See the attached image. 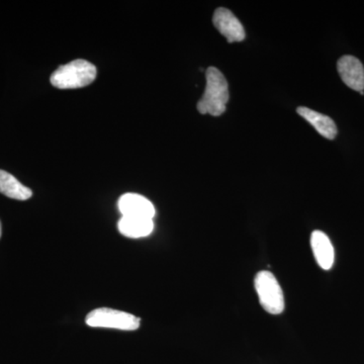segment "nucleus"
Listing matches in <instances>:
<instances>
[{
    "label": "nucleus",
    "mask_w": 364,
    "mask_h": 364,
    "mask_svg": "<svg viewBox=\"0 0 364 364\" xmlns=\"http://www.w3.org/2000/svg\"><path fill=\"white\" fill-rule=\"evenodd\" d=\"M207 85L205 93L198 102V111L202 114L220 117L226 112L229 102V86L224 74L215 67H210L205 73Z\"/></svg>",
    "instance_id": "1"
},
{
    "label": "nucleus",
    "mask_w": 364,
    "mask_h": 364,
    "mask_svg": "<svg viewBox=\"0 0 364 364\" xmlns=\"http://www.w3.org/2000/svg\"><path fill=\"white\" fill-rule=\"evenodd\" d=\"M97 69L83 59L74 60L66 65L58 67L50 81L59 90H77L91 85L97 78Z\"/></svg>",
    "instance_id": "2"
},
{
    "label": "nucleus",
    "mask_w": 364,
    "mask_h": 364,
    "mask_svg": "<svg viewBox=\"0 0 364 364\" xmlns=\"http://www.w3.org/2000/svg\"><path fill=\"white\" fill-rule=\"evenodd\" d=\"M254 287L258 294L260 305L272 315H279L284 311V296L279 282L274 275L267 270L256 274Z\"/></svg>",
    "instance_id": "3"
},
{
    "label": "nucleus",
    "mask_w": 364,
    "mask_h": 364,
    "mask_svg": "<svg viewBox=\"0 0 364 364\" xmlns=\"http://www.w3.org/2000/svg\"><path fill=\"white\" fill-rule=\"evenodd\" d=\"M140 318L123 311L109 308H100L91 311L86 316L85 323L93 328L135 331L140 327Z\"/></svg>",
    "instance_id": "4"
},
{
    "label": "nucleus",
    "mask_w": 364,
    "mask_h": 364,
    "mask_svg": "<svg viewBox=\"0 0 364 364\" xmlns=\"http://www.w3.org/2000/svg\"><path fill=\"white\" fill-rule=\"evenodd\" d=\"M213 23L229 43L242 42L245 39V30L240 21L230 9L219 7L215 9Z\"/></svg>",
    "instance_id": "5"
},
{
    "label": "nucleus",
    "mask_w": 364,
    "mask_h": 364,
    "mask_svg": "<svg viewBox=\"0 0 364 364\" xmlns=\"http://www.w3.org/2000/svg\"><path fill=\"white\" fill-rule=\"evenodd\" d=\"M337 69L342 81L351 90L363 92L364 90V67L358 58L343 56L337 63Z\"/></svg>",
    "instance_id": "6"
},
{
    "label": "nucleus",
    "mask_w": 364,
    "mask_h": 364,
    "mask_svg": "<svg viewBox=\"0 0 364 364\" xmlns=\"http://www.w3.org/2000/svg\"><path fill=\"white\" fill-rule=\"evenodd\" d=\"M119 210L124 217L145 218L153 220L155 208L153 203L143 196L126 193L119 200Z\"/></svg>",
    "instance_id": "7"
},
{
    "label": "nucleus",
    "mask_w": 364,
    "mask_h": 364,
    "mask_svg": "<svg viewBox=\"0 0 364 364\" xmlns=\"http://www.w3.org/2000/svg\"><path fill=\"white\" fill-rule=\"evenodd\" d=\"M311 247L318 267L324 270L331 269L334 264V248L329 237L322 231H314L311 236Z\"/></svg>",
    "instance_id": "8"
},
{
    "label": "nucleus",
    "mask_w": 364,
    "mask_h": 364,
    "mask_svg": "<svg viewBox=\"0 0 364 364\" xmlns=\"http://www.w3.org/2000/svg\"><path fill=\"white\" fill-rule=\"evenodd\" d=\"M296 112L308 123L312 124L321 136H325V138L329 139V140H333L336 136V124L334 123L331 117L325 116V114H320V112L313 111V109L305 107H298Z\"/></svg>",
    "instance_id": "9"
},
{
    "label": "nucleus",
    "mask_w": 364,
    "mask_h": 364,
    "mask_svg": "<svg viewBox=\"0 0 364 364\" xmlns=\"http://www.w3.org/2000/svg\"><path fill=\"white\" fill-rule=\"evenodd\" d=\"M119 233L128 238H143L149 236L154 229L153 220L145 219V218L136 217H122L119 224Z\"/></svg>",
    "instance_id": "10"
},
{
    "label": "nucleus",
    "mask_w": 364,
    "mask_h": 364,
    "mask_svg": "<svg viewBox=\"0 0 364 364\" xmlns=\"http://www.w3.org/2000/svg\"><path fill=\"white\" fill-rule=\"evenodd\" d=\"M0 193L16 200H26L32 198V189L26 188L9 172L0 169Z\"/></svg>",
    "instance_id": "11"
},
{
    "label": "nucleus",
    "mask_w": 364,
    "mask_h": 364,
    "mask_svg": "<svg viewBox=\"0 0 364 364\" xmlns=\"http://www.w3.org/2000/svg\"><path fill=\"white\" fill-rule=\"evenodd\" d=\"M1 231H2V229H1V222H0V238H1Z\"/></svg>",
    "instance_id": "12"
}]
</instances>
